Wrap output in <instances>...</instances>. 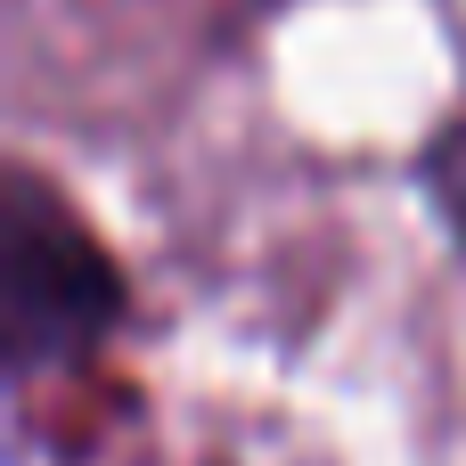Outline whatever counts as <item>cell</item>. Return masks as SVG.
<instances>
[{"instance_id": "1", "label": "cell", "mask_w": 466, "mask_h": 466, "mask_svg": "<svg viewBox=\"0 0 466 466\" xmlns=\"http://www.w3.org/2000/svg\"><path fill=\"white\" fill-rule=\"evenodd\" d=\"M115 328H123V270L74 221V205L41 172L16 164L8 213H0V352H8V377L33 385L49 369H74Z\"/></svg>"}, {"instance_id": "2", "label": "cell", "mask_w": 466, "mask_h": 466, "mask_svg": "<svg viewBox=\"0 0 466 466\" xmlns=\"http://www.w3.org/2000/svg\"><path fill=\"white\" fill-rule=\"evenodd\" d=\"M418 180H426V197H434V213L451 221V238L466 246V123H451L434 147H426V164H418Z\"/></svg>"}]
</instances>
